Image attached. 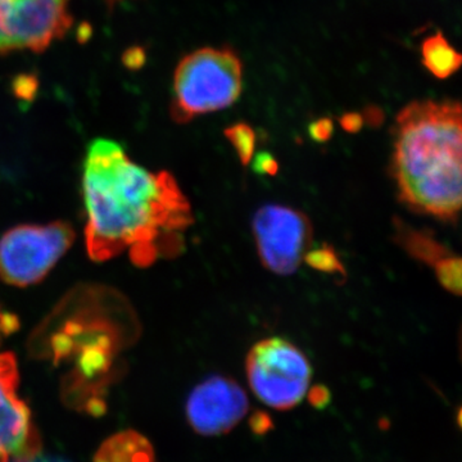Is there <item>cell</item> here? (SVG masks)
<instances>
[{
	"instance_id": "52a82bcc",
	"label": "cell",
	"mask_w": 462,
	"mask_h": 462,
	"mask_svg": "<svg viewBox=\"0 0 462 462\" xmlns=\"http://www.w3.org/2000/svg\"><path fill=\"white\" fill-rule=\"evenodd\" d=\"M261 263L276 275H293L314 240L309 216L291 207H261L252 221Z\"/></svg>"
},
{
	"instance_id": "9c48e42d",
	"label": "cell",
	"mask_w": 462,
	"mask_h": 462,
	"mask_svg": "<svg viewBox=\"0 0 462 462\" xmlns=\"http://www.w3.org/2000/svg\"><path fill=\"white\" fill-rule=\"evenodd\" d=\"M249 402L245 389L236 380L212 375L191 391L187 418L202 436H223L233 430L247 415Z\"/></svg>"
},
{
	"instance_id": "6da1fadb",
	"label": "cell",
	"mask_w": 462,
	"mask_h": 462,
	"mask_svg": "<svg viewBox=\"0 0 462 462\" xmlns=\"http://www.w3.org/2000/svg\"><path fill=\"white\" fill-rule=\"evenodd\" d=\"M83 199L91 260L126 252L135 266L149 267L184 251L194 223L189 200L171 173L139 166L118 143L96 139L88 148Z\"/></svg>"
},
{
	"instance_id": "8fae6325",
	"label": "cell",
	"mask_w": 462,
	"mask_h": 462,
	"mask_svg": "<svg viewBox=\"0 0 462 462\" xmlns=\"http://www.w3.org/2000/svg\"><path fill=\"white\" fill-rule=\"evenodd\" d=\"M394 240L410 257L433 267L434 273L454 257L455 254L446 247L430 230H419L400 218H394Z\"/></svg>"
},
{
	"instance_id": "4fadbf2b",
	"label": "cell",
	"mask_w": 462,
	"mask_h": 462,
	"mask_svg": "<svg viewBox=\"0 0 462 462\" xmlns=\"http://www.w3.org/2000/svg\"><path fill=\"white\" fill-rule=\"evenodd\" d=\"M421 62L434 78L445 80L460 69L462 58L442 32H436L421 42Z\"/></svg>"
},
{
	"instance_id": "9a60e30c",
	"label": "cell",
	"mask_w": 462,
	"mask_h": 462,
	"mask_svg": "<svg viewBox=\"0 0 462 462\" xmlns=\"http://www.w3.org/2000/svg\"><path fill=\"white\" fill-rule=\"evenodd\" d=\"M303 261L311 269L318 270V272L330 273V275H339L343 279L346 278V269L338 254H337L336 249L327 245V243H324L319 248L307 251Z\"/></svg>"
},
{
	"instance_id": "ffe728a7",
	"label": "cell",
	"mask_w": 462,
	"mask_h": 462,
	"mask_svg": "<svg viewBox=\"0 0 462 462\" xmlns=\"http://www.w3.org/2000/svg\"><path fill=\"white\" fill-rule=\"evenodd\" d=\"M18 329V320L16 316L9 314L0 310V345L3 339L11 336L14 331Z\"/></svg>"
},
{
	"instance_id": "d6986e66",
	"label": "cell",
	"mask_w": 462,
	"mask_h": 462,
	"mask_svg": "<svg viewBox=\"0 0 462 462\" xmlns=\"http://www.w3.org/2000/svg\"><path fill=\"white\" fill-rule=\"evenodd\" d=\"M309 401L316 409H324L330 402L329 389L324 385H315L310 389Z\"/></svg>"
},
{
	"instance_id": "7c38bea8",
	"label": "cell",
	"mask_w": 462,
	"mask_h": 462,
	"mask_svg": "<svg viewBox=\"0 0 462 462\" xmlns=\"http://www.w3.org/2000/svg\"><path fill=\"white\" fill-rule=\"evenodd\" d=\"M154 451L142 434L121 431L103 442L94 462H153Z\"/></svg>"
},
{
	"instance_id": "e0dca14e",
	"label": "cell",
	"mask_w": 462,
	"mask_h": 462,
	"mask_svg": "<svg viewBox=\"0 0 462 462\" xmlns=\"http://www.w3.org/2000/svg\"><path fill=\"white\" fill-rule=\"evenodd\" d=\"M279 170H281V166H279L278 161L266 152L257 154V157L254 158V171L258 175L275 176L278 175Z\"/></svg>"
},
{
	"instance_id": "30bf717a",
	"label": "cell",
	"mask_w": 462,
	"mask_h": 462,
	"mask_svg": "<svg viewBox=\"0 0 462 462\" xmlns=\"http://www.w3.org/2000/svg\"><path fill=\"white\" fill-rule=\"evenodd\" d=\"M20 384L16 357L0 354V462L27 457L41 452L33 430L32 411L18 397Z\"/></svg>"
},
{
	"instance_id": "8992f818",
	"label": "cell",
	"mask_w": 462,
	"mask_h": 462,
	"mask_svg": "<svg viewBox=\"0 0 462 462\" xmlns=\"http://www.w3.org/2000/svg\"><path fill=\"white\" fill-rule=\"evenodd\" d=\"M75 240L65 221L47 225H18L0 238V279L14 287L41 282Z\"/></svg>"
},
{
	"instance_id": "3957f363",
	"label": "cell",
	"mask_w": 462,
	"mask_h": 462,
	"mask_svg": "<svg viewBox=\"0 0 462 462\" xmlns=\"http://www.w3.org/2000/svg\"><path fill=\"white\" fill-rule=\"evenodd\" d=\"M138 318L114 289L83 285L53 310L30 339L32 354L53 363L74 361L72 393L103 387L121 351L138 338Z\"/></svg>"
},
{
	"instance_id": "2e32d148",
	"label": "cell",
	"mask_w": 462,
	"mask_h": 462,
	"mask_svg": "<svg viewBox=\"0 0 462 462\" xmlns=\"http://www.w3.org/2000/svg\"><path fill=\"white\" fill-rule=\"evenodd\" d=\"M334 133V124L330 118L322 117L320 120L315 121L310 126V135L318 143L329 142Z\"/></svg>"
},
{
	"instance_id": "44dd1931",
	"label": "cell",
	"mask_w": 462,
	"mask_h": 462,
	"mask_svg": "<svg viewBox=\"0 0 462 462\" xmlns=\"http://www.w3.org/2000/svg\"><path fill=\"white\" fill-rule=\"evenodd\" d=\"M249 421H251L252 430L257 434L266 433L273 427L272 418H270L269 413L263 411L254 412Z\"/></svg>"
},
{
	"instance_id": "5b68a950",
	"label": "cell",
	"mask_w": 462,
	"mask_h": 462,
	"mask_svg": "<svg viewBox=\"0 0 462 462\" xmlns=\"http://www.w3.org/2000/svg\"><path fill=\"white\" fill-rule=\"evenodd\" d=\"M245 370L249 387L258 400L281 411L300 403L312 378L307 356L293 343L279 337L260 340L252 346Z\"/></svg>"
},
{
	"instance_id": "ac0fdd59",
	"label": "cell",
	"mask_w": 462,
	"mask_h": 462,
	"mask_svg": "<svg viewBox=\"0 0 462 462\" xmlns=\"http://www.w3.org/2000/svg\"><path fill=\"white\" fill-rule=\"evenodd\" d=\"M339 124L345 132L357 134L364 127V115L357 114V112L343 115L342 117H340Z\"/></svg>"
},
{
	"instance_id": "7402d4cb",
	"label": "cell",
	"mask_w": 462,
	"mask_h": 462,
	"mask_svg": "<svg viewBox=\"0 0 462 462\" xmlns=\"http://www.w3.org/2000/svg\"><path fill=\"white\" fill-rule=\"evenodd\" d=\"M11 462H69L60 457H54V456H42L41 452L38 454L27 456V457L14 458Z\"/></svg>"
},
{
	"instance_id": "5bb4252c",
	"label": "cell",
	"mask_w": 462,
	"mask_h": 462,
	"mask_svg": "<svg viewBox=\"0 0 462 462\" xmlns=\"http://www.w3.org/2000/svg\"><path fill=\"white\" fill-rule=\"evenodd\" d=\"M225 136L236 149L240 163L245 167L248 166L254 160L256 149V133L254 127L245 123H236L225 129Z\"/></svg>"
},
{
	"instance_id": "ba28073f",
	"label": "cell",
	"mask_w": 462,
	"mask_h": 462,
	"mask_svg": "<svg viewBox=\"0 0 462 462\" xmlns=\"http://www.w3.org/2000/svg\"><path fill=\"white\" fill-rule=\"evenodd\" d=\"M71 25L69 0H0V53L42 51Z\"/></svg>"
},
{
	"instance_id": "277c9868",
	"label": "cell",
	"mask_w": 462,
	"mask_h": 462,
	"mask_svg": "<svg viewBox=\"0 0 462 462\" xmlns=\"http://www.w3.org/2000/svg\"><path fill=\"white\" fill-rule=\"evenodd\" d=\"M243 63L230 48H202L187 54L175 69L171 116L188 124L229 108L242 96Z\"/></svg>"
},
{
	"instance_id": "7a4b0ae2",
	"label": "cell",
	"mask_w": 462,
	"mask_h": 462,
	"mask_svg": "<svg viewBox=\"0 0 462 462\" xmlns=\"http://www.w3.org/2000/svg\"><path fill=\"white\" fill-rule=\"evenodd\" d=\"M462 111L456 100H413L394 121L392 175L416 214L456 223L461 209Z\"/></svg>"
}]
</instances>
